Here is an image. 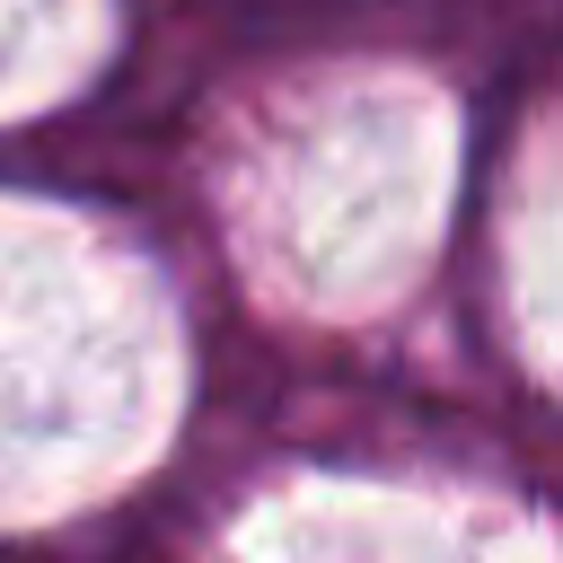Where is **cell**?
Listing matches in <instances>:
<instances>
[{
  "instance_id": "cell-1",
  "label": "cell",
  "mask_w": 563,
  "mask_h": 563,
  "mask_svg": "<svg viewBox=\"0 0 563 563\" xmlns=\"http://www.w3.org/2000/svg\"><path fill=\"white\" fill-rule=\"evenodd\" d=\"M167 413V299L114 238L0 202V493H88Z\"/></svg>"
},
{
  "instance_id": "cell-2",
  "label": "cell",
  "mask_w": 563,
  "mask_h": 563,
  "mask_svg": "<svg viewBox=\"0 0 563 563\" xmlns=\"http://www.w3.org/2000/svg\"><path fill=\"white\" fill-rule=\"evenodd\" d=\"M449 106L413 79H334L290 97L238 176V238L290 299H378L431 255L449 194Z\"/></svg>"
},
{
  "instance_id": "cell-3",
  "label": "cell",
  "mask_w": 563,
  "mask_h": 563,
  "mask_svg": "<svg viewBox=\"0 0 563 563\" xmlns=\"http://www.w3.org/2000/svg\"><path fill=\"white\" fill-rule=\"evenodd\" d=\"M211 563H545V537L475 484L290 475L220 528Z\"/></svg>"
}]
</instances>
